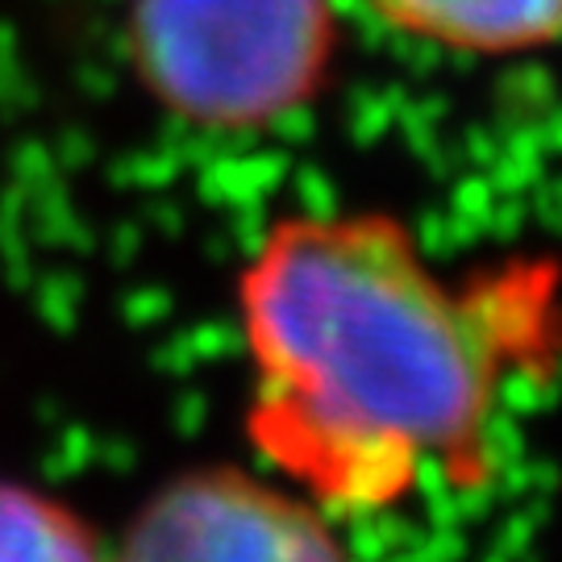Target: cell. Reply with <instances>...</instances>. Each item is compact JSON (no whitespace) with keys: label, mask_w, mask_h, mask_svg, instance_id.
<instances>
[{"label":"cell","mask_w":562,"mask_h":562,"mask_svg":"<svg viewBox=\"0 0 562 562\" xmlns=\"http://www.w3.org/2000/svg\"><path fill=\"white\" fill-rule=\"evenodd\" d=\"M246 434L325 513H380L429 471L480 467L508 346L392 213H288L234 283Z\"/></svg>","instance_id":"1"},{"label":"cell","mask_w":562,"mask_h":562,"mask_svg":"<svg viewBox=\"0 0 562 562\" xmlns=\"http://www.w3.org/2000/svg\"><path fill=\"white\" fill-rule=\"evenodd\" d=\"M0 562H109V550L63 496L0 480Z\"/></svg>","instance_id":"5"},{"label":"cell","mask_w":562,"mask_h":562,"mask_svg":"<svg viewBox=\"0 0 562 562\" xmlns=\"http://www.w3.org/2000/svg\"><path fill=\"white\" fill-rule=\"evenodd\" d=\"M109 562H350V550L292 483L222 462L159 483Z\"/></svg>","instance_id":"3"},{"label":"cell","mask_w":562,"mask_h":562,"mask_svg":"<svg viewBox=\"0 0 562 562\" xmlns=\"http://www.w3.org/2000/svg\"><path fill=\"white\" fill-rule=\"evenodd\" d=\"M341 46L334 0H130L142 92L201 134H262L322 97Z\"/></svg>","instance_id":"2"},{"label":"cell","mask_w":562,"mask_h":562,"mask_svg":"<svg viewBox=\"0 0 562 562\" xmlns=\"http://www.w3.org/2000/svg\"><path fill=\"white\" fill-rule=\"evenodd\" d=\"M383 30L467 59H508L562 42V0H362Z\"/></svg>","instance_id":"4"}]
</instances>
